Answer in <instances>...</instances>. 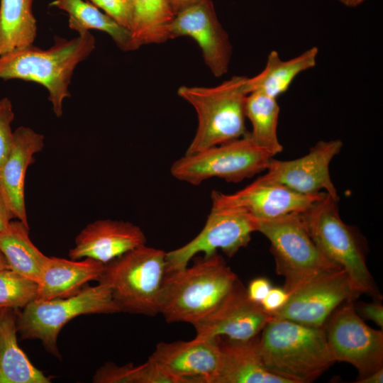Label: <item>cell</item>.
<instances>
[{
    "mask_svg": "<svg viewBox=\"0 0 383 383\" xmlns=\"http://www.w3.org/2000/svg\"><path fill=\"white\" fill-rule=\"evenodd\" d=\"M95 46L94 36L87 31L71 40L57 36L48 49L31 45L13 50L0 55V79H17L43 86L54 113L60 118L63 101L71 96L69 86L74 71Z\"/></svg>",
    "mask_w": 383,
    "mask_h": 383,
    "instance_id": "6da1fadb",
    "label": "cell"
},
{
    "mask_svg": "<svg viewBox=\"0 0 383 383\" xmlns=\"http://www.w3.org/2000/svg\"><path fill=\"white\" fill-rule=\"evenodd\" d=\"M238 280L217 252L195 257L192 265L166 272L160 313L168 323L194 326L221 304Z\"/></svg>",
    "mask_w": 383,
    "mask_h": 383,
    "instance_id": "7a4b0ae2",
    "label": "cell"
},
{
    "mask_svg": "<svg viewBox=\"0 0 383 383\" xmlns=\"http://www.w3.org/2000/svg\"><path fill=\"white\" fill-rule=\"evenodd\" d=\"M258 338L266 368L289 383H309L335 362L323 327L271 318Z\"/></svg>",
    "mask_w": 383,
    "mask_h": 383,
    "instance_id": "3957f363",
    "label": "cell"
},
{
    "mask_svg": "<svg viewBox=\"0 0 383 383\" xmlns=\"http://www.w3.org/2000/svg\"><path fill=\"white\" fill-rule=\"evenodd\" d=\"M248 77L233 76L211 87L182 86L178 95L196 111L198 126L185 155L245 135Z\"/></svg>",
    "mask_w": 383,
    "mask_h": 383,
    "instance_id": "277c9868",
    "label": "cell"
},
{
    "mask_svg": "<svg viewBox=\"0 0 383 383\" xmlns=\"http://www.w3.org/2000/svg\"><path fill=\"white\" fill-rule=\"evenodd\" d=\"M166 272V252L145 244L104 264L97 282L109 287L120 312L154 316Z\"/></svg>",
    "mask_w": 383,
    "mask_h": 383,
    "instance_id": "5b68a950",
    "label": "cell"
},
{
    "mask_svg": "<svg viewBox=\"0 0 383 383\" xmlns=\"http://www.w3.org/2000/svg\"><path fill=\"white\" fill-rule=\"evenodd\" d=\"M338 200L324 192L300 213L302 221L320 252L345 271L355 288L380 300L382 296L366 265L362 240L357 231L341 219Z\"/></svg>",
    "mask_w": 383,
    "mask_h": 383,
    "instance_id": "8992f818",
    "label": "cell"
},
{
    "mask_svg": "<svg viewBox=\"0 0 383 383\" xmlns=\"http://www.w3.org/2000/svg\"><path fill=\"white\" fill-rule=\"evenodd\" d=\"M257 221V231L270 240L276 272L284 278L283 288L289 293L316 277L341 269L320 252L300 213Z\"/></svg>",
    "mask_w": 383,
    "mask_h": 383,
    "instance_id": "52a82bcc",
    "label": "cell"
},
{
    "mask_svg": "<svg viewBox=\"0 0 383 383\" xmlns=\"http://www.w3.org/2000/svg\"><path fill=\"white\" fill-rule=\"evenodd\" d=\"M119 312L109 287L99 283L68 297L33 301L18 313L17 328L21 339L40 340L48 353L60 358L57 337L70 320L84 314Z\"/></svg>",
    "mask_w": 383,
    "mask_h": 383,
    "instance_id": "ba28073f",
    "label": "cell"
},
{
    "mask_svg": "<svg viewBox=\"0 0 383 383\" xmlns=\"http://www.w3.org/2000/svg\"><path fill=\"white\" fill-rule=\"evenodd\" d=\"M274 156L245 135L177 160L170 168L177 179L198 186L212 177L240 182L267 170Z\"/></svg>",
    "mask_w": 383,
    "mask_h": 383,
    "instance_id": "9c48e42d",
    "label": "cell"
},
{
    "mask_svg": "<svg viewBox=\"0 0 383 383\" xmlns=\"http://www.w3.org/2000/svg\"><path fill=\"white\" fill-rule=\"evenodd\" d=\"M323 328L333 361L353 365L358 371L357 379L383 367L382 329L368 326L357 314L353 301L337 308Z\"/></svg>",
    "mask_w": 383,
    "mask_h": 383,
    "instance_id": "30bf717a",
    "label": "cell"
},
{
    "mask_svg": "<svg viewBox=\"0 0 383 383\" xmlns=\"http://www.w3.org/2000/svg\"><path fill=\"white\" fill-rule=\"evenodd\" d=\"M257 228V220L245 211L212 206L201 232L183 246L166 252L167 272L187 266L199 253L208 257L221 249L227 256L233 257L248 245Z\"/></svg>",
    "mask_w": 383,
    "mask_h": 383,
    "instance_id": "8fae6325",
    "label": "cell"
},
{
    "mask_svg": "<svg viewBox=\"0 0 383 383\" xmlns=\"http://www.w3.org/2000/svg\"><path fill=\"white\" fill-rule=\"evenodd\" d=\"M361 294L343 269L323 274L289 293L285 305L270 314L301 324L323 327L328 318L345 302Z\"/></svg>",
    "mask_w": 383,
    "mask_h": 383,
    "instance_id": "7c38bea8",
    "label": "cell"
},
{
    "mask_svg": "<svg viewBox=\"0 0 383 383\" xmlns=\"http://www.w3.org/2000/svg\"><path fill=\"white\" fill-rule=\"evenodd\" d=\"M343 148L340 140H320L304 156L292 160H278L273 157L263 179L283 185L304 195L326 192L339 199L329 172L333 158Z\"/></svg>",
    "mask_w": 383,
    "mask_h": 383,
    "instance_id": "4fadbf2b",
    "label": "cell"
},
{
    "mask_svg": "<svg viewBox=\"0 0 383 383\" xmlns=\"http://www.w3.org/2000/svg\"><path fill=\"white\" fill-rule=\"evenodd\" d=\"M170 39L188 36L200 48L204 60L216 77L227 73L232 45L211 0H201L177 12L169 27Z\"/></svg>",
    "mask_w": 383,
    "mask_h": 383,
    "instance_id": "5bb4252c",
    "label": "cell"
},
{
    "mask_svg": "<svg viewBox=\"0 0 383 383\" xmlns=\"http://www.w3.org/2000/svg\"><path fill=\"white\" fill-rule=\"evenodd\" d=\"M271 316L248 296L238 279L221 304L194 325L196 337L246 341L260 335Z\"/></svg>",
    "mask_w": 383,
    "mask_h": 383,
    "instance_id": "9a60e30c",
    "label": "cell"
},
{
    "mask_svg": "<svg viewBox=\"0 0 383 383\" xmlns=\"http://www.w3.org/2000/svg\"><path fill=\"white\" fill-rule=\"evenodd\" d=\"M324 192L304 195L261 177L233 194L213 191V206L233 207L245 211L257 221L270 220L292 213H301Z\"/></svg>",
    "mask_w": 383,
    "mask_h": 383,
    "instance_id": "2e32d148",
    "label": "cell"
},
{
    "mask_svg": "<svg viewBox=\"0 0 383 383\" xmlns=\"http://www.w3.org/2000/svg\"><path fill=\"white\" fill-rule=\"evenodd\" d=\"M149 358L179 383H213L221 364L219 337L161 342Z\"/></svg>",
    "mask_w": 383,
    "mask_h": 383,
    "instance_id": "e0dca14e",
    "label": "cell"
},
{
    "mask_svg": "<svg viewBox=\"0 0 383 383\" xmlns=\"http://www.w3.org/2000/svg\"><path fill=\"white\" fill-rule=\"evenodd\" d=\"M146 241L141 228L129 221L97 220L76 236L69 257L72 260L88 257L106 264Z\"/></svg>",
    "mask_w": 383,
    "mask_h": 383,
    "instance_id": "ac0fdd59",
    "label": "cell"
},
{
    "mask_svg": "<svg viewBox=\"0 0 383 383\" xmlns=\"http://www.w3.org/2000/svg\"><path fill=\"white\" fill-rule=\"evenodd\" d=\"M45 137L33 129L19 126L13 131L10 153L0 168V189L16 219L28 226L25 203V180L35 154L43 150Z\"/></svg>",
    "mask_w": 383,
    "mask_h": 383,
    "instance_id": "d6986e66",
    "label": "cell"
},
{
    "mask_svg": "<svg viewBox=\"0 0 383 383\" xmlns=\"http://www.w3.org/2000/svg\"><path fill=\"white\" fill-rule=\"evenodd\" d=\"M104 264L91 259L67 260L48 257L38 281L36 301L65 298L77 294L84 285L99 279Z\"/></svg>",
    "mask_w": 383,
    "mask_h": 383,
    "instance_id": "ffe728a7",
    "label": "cell"
},
{
    "mask_svg": "<svg viewBox=\"0 0 383 383\" xmlns=\"http://www.w3.org/2000/svg\"><path fill=\"white\" fill-rule=\"evenodd\" d=\"M258 338L235 341L219 337L221 364L213 383H289L266 368Z\"/></svg>",
    "mask_w": 383,
    "mask_h": 383,
    "instance_id": "44dd1931",
    "label": "cell"
},
{
    "mask_svg": "<svg viewBox=\"0 0 383 383\" xmlns=\"http://www.w3.org/2000/svg\"><path fill=\"white\" fill-rule=\"evenodd\" d=\"M15 309H0V383H50L17 343Z\"/></svg>",
    "mask_w": 383,
    "mask_h": 383,
    "instance_id": "7402d4cb",
    "label": "cell"
},
{
    "mask_svg": "<svg viewBox=\"0 0 383 383\" xmlns=\"http://www.w3.org/2000/svg\"><path fill=\"white\" fill-rule=\"evenodd\" d=\"M318 53V48L312 47L294 58L283 60L277 52L271 51L265 68L257 75L248 77L249 93L259 91L277 99L300 73L316 65Z\"/></svg>",
    "mask_w": 383,
    "mask_h": 383,
    "instance_id": "603a6c76",
    "label": "cell"
},
{
    "mask_svg": "<svg viewBox=\"0 0 383 383\" xmlns=\"http://www.w3.org/2000/svg\"><path fill=\"white\" fill-rule=\"evenodd\" d=\"M50 5L67 13L70 28L78 34L91 29L98 30L107 33L123 51L138 49L131 30L91 2L84 0H54Z\"/></svg>",
    "mask_w": 383,
    "mask_h": 383,
    "instance_id": "cb8c5ba5",
    "label": "cell"
},
{
    "mask_svg": "<svg viewBox=\"0 0 383 383\" xmlns=\"http://www.w3.org/2000/svg\"><path fill=\"white\" fill-rule=\"evenodd\" d=\"M0 251L10 270L38 283L48 256L30 239L28 226L17 219L12 221L6 230L0 231Z\"/></svg>",
    "mask_w": 383,
    "mask_h": 383,
    "instance_id": "d4e9b609",
    "label": "cell"
},
{
    "mask_svg": "<svg viewBox=\"0 0 383 383\" xmlns=\"http://www.w3.org/2000/svg\"><path fill=\"white\" fill-rule=\"evenodd\" d=\"M33 0H0V55L33 45L37 23Z\"/></svg>",
    "mask_w": 383,
    "mask_h": 383,
    "instance_id": "484cf974",
    "label": "cell"
},
{
    "mask_svg": "<svg viewBox=\"0 0 383 383\" xmlns=\"http://www.w3.org/2000/svg\"><path fill=\"white\" fill-rule=\"evenodd\" d=\"M279 106L277 99L259 91L248 94L245 116L252 124L250 135L255 143L273 156L283 150L277 137Z\"/></svg>",
    "mask_w": 383,
    "mask_h": 383,
    "instance_id": "4316f807",
    "label": "cell"
},
{
    "mask_svg": "<svg viewBox=\"0 0 383 383\" xmlns=\"http://www.w3.org/2000/svg\"><path fill=\"white\" fill-rule=\"evenodd\" d=\"M133 16L131 32L139 48L170 39L169 27L174 13L166 0H132Z\"/></svg>",
    "mask_w": 383,
    "mask_h": 383,
    "instance_id": "83f0119b",
    "label": "cell"
},
{
    "mask_svg": "<svg viewBox=\"0 0 383 383\" xmlns=\"http://www.w3.org/2000/svg\"><path fill=\"white\" fill-rule=\"evenodd\" d=\"M96 383H179L157 362L148 358L143 365L118 366L106 362L93 377Z\"/></svg>",
    "mask_w": 383,
    "mask_h": 383,
    "instance_id": "f1b7e54d",
    "label": "cell"
},
{
    "mask_svg": "<svg viewBox=\"0 0 383 383\" xmlns=\"http://www.w3.org/2000/svg\"><path fill=\"white\" fill-rule=\"evenodd\" d=\"M38 283L13 270L0 271V309L24 308L35 300Z\"/></svg>",
    "mask_w": 383,
    "mask_h": 383,
    "instance_id": "f546056e",
    "label": "cell"
},
{
    "mask_svg": "<svg viewBox=\"0 0 383 383\" xmlns=\"http://www.w3.org/2000/svg\"><path fill=\"white\" fill-rule=\"evenodd\" d=\"M15 117L13 105L8 97L0 99V168L8 157L13 141L11 123Z\"/></svg>",
    "mask_w": 383,
    "mask_h": 383,
    "instance_id": "4dcf8cb0",
    "label": "cell"
},
{
    "mask_svg": "<svg viewBox=\"0 0 383 383\" xmlns=\"http://www.w3.org/2000/svg\"><path fill=\"white\" fill-rule=\"evenodd\" d=\"M89 1L120 25L131 30L133 16V5L132 0Z\"/></svg>",
    "mask_w": 383,
    "mask_h": 383,
    "instance_id": "1f68e13d",
    "label": "cell"
},
{
    "mask_svg": "<svg viewBox=\"0 0 383 383\" xmlns=\"http://www.w3.org/2000/svg\"><path fill=\"white\" fill-rule=\"evenodd\" d=\"M289 293L284 288H271L260 303L263 309L270 315L282 308L287 303Z\"/></svg>",
    "mask_w": 383,
    "mask_h": 383,
    "instance_id": "d6a6232c",
    "label": "cell"
},
{
    "mask_svg": "<svg viewBox=\"0 0 383 383\" xmlns=\"http://www.w3.org/2000/svg\"><path fill=\"white\" fill-rule=\"evenodd\" d=\"M357 306H355V309L361 318L373 321L382 329L383 306L380 300L377 299L371 303L361 302Z\"/></svg>",
    "mask_w": 383,
    "mask_h": 383,
    "instance_id": "836d02e7",
    "label": "cell"
},
{
    "mask_svg": "<svg viewBox=\"0 0 383 383\" xmlns=\"http://www.w3.org/2000/svg\"><path fill=\"white\" fill-rule=\"evenodd\" d=\"M271 288V283L267 278L257 277L250 281L246 291L250 300L260 304Z\"/></svg>",
    "mask_w": 383,
    "mask_h": 383,
    "instance_id": "e575fe53",
    "label": "cell"
},
{
    "mask_svg": "<svg viewBox=\"0 0 383 383\" xmlns=\"http://www.w3.org/2000/svg\"><path fill=\"white\" fill-rule=\"evenodd\" d=\"M13 218H16L5 196L0 189V231L6 230Z\"/></svg>",
    "mask_w": 383,
    "mask_h": 383,
    "instance_id": "d590c367",
    "label": "cell"
},
{
    "mask_svg": "<svg viewBox=\"0 0 383 383\" xmlns=\"http://www.w3.org/2000/svg\"><path fill=\"white\" fill-rule=\"evenodd\" d=\"M356 383H382L383 367L371 373L370 374L355 381Z\"/></svg>",
    "mask_w": 383,
    "mask_h": 383,
    "instance_id": "8d00e7d4",
    "label": "cell"
},
{
    "mask_svg": "<svg viewBox=\"0 0 383 383\" xmlns=\"http://www.w3.org/2000/svg\"><path fill=\"white\" fill-rule=\"evenodd\" d=\"M174 13L201 0H166Z\"/></svg>",
    "mask_w": 383,
    "mask_h": 383,
    "instance_id": "74e56055",
    "label": "cell"
},
{
    "mask_svg": "<svg viewBox=\"0 0 383 383\" xmlns=\"http://www.w3.org/2000/svg\"><path fill=\"white\" fill-rule=\"evenodd\" d=\"M340 4L343 5L350 7V8H354L362 3H363L365 0H338Z\"/></svg>",
    "mask_w": 383,
    "mask_h": 383,
    "instance_id": "f35d334b",
    "label": "cell"
},
{
    "mask_svg": "<svg viewBox=\"0 0 383 383\" xmlns=\"http://www.w3.org/2000/svg\"><path fill=\"white\" fill-rule=\"evenodd\" d=\"M6 269H9V267L4 255L0 251V271Z\"/></svg>",
    "mask_w": 383,
    "mask_h": 383,
    "instance_id": "ab89813d",
    "label": "cell"
}]
</instances>
